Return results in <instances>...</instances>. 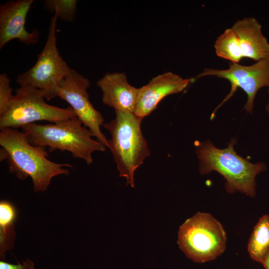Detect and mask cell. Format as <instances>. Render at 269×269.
<instances>
[{
	"label": "cell",
	"mask_w": 269,
	"mask_h": 269,
	"mask_svg": "<svg viewBox=\"0 0 269 269\" xmlns=\"http://www.w3.org/2000/svg\"><path fill=\"white\" fill-rule=\"evenodd\" d=\"M17 216L15 206L7 200L0 202V255L3 259L5 253L14 246L15 237L14 222Z\"/></svg>",
	"instance_id": "5bb4252c"
},
{
	"label": "cell",
	"mask_w": 269,
	"mask_h": 269,
	"mask_svg": "<svg viewBox=\"0 0 269 269\" xmlns=\"http://www.w3.org/2000/svg\"><path fill=\"white\" fill-rule=\"evenodd\" d=\"M103 103L115 111L134 113L138 88L130 85L124 73H107L97 83Z\"/></svg>",
	"instance_id": "7c38bea8"
},
{
	"label": "cell",
	"mask_w": 269,
	"mask_h": 269,
	"mask_svg": "<svg viewBox=\"0 0 269 269\" xmlns=\"http://www.w3.org/2000/svg\"><path fill=\"white\" fill-rule=\"evenodd\" d=\"M214 48L216 55L230 61L239 63L243 58L239 45L238 36L232 28H227L216 39Z\"/></svg>",
	"instance_id": "2e32d148"
},
{
	"label": "cell",
	"mask_w": 269,
	"mask_h": 269,
	"mask_svg": "<svg viewBox=\"0 0 269 269\" xmlns=\"http://www.w3.org/2000/svg\"><path fill=\"white\" fill-rule=\"evenodd\" d=\"M90 85L88 78L71 69L60 82L57 96L70 105L83 125L93 133L97 140L109 148L108 140L100 128L104 125V119L89 99L87 90Z\"/></svg>",
	"instance_id": "9c48e42d"
},
{
	"label": "cell",
	"mask_w": 269,
	"mask_h": 269,
	"mask_svg": "<svg viewBox=\"0 0 269 269\" xmlns=\"http://www.w3.org/2000/svg\"><path fill=\"white\" fill-rule=\"evenodd\" d=\"M236 138H232L227 147H216L211 141L195 142L199 160V172L204 175L215 171L226 179L225 188L230 193L236 191L253 197L256 195V177L267 169L263 162L252 163L239 155L234 149Z\"/></svg>",
	"instance_id": "7a4b0ae2"
},
{
	"label": "cell",
	"mask_w": 269,
	"mask_h": 269,
	"mask_svg": "<svg viewBox=\"0 0 269 269\" xmlns=\"http://www.w3.org/2000/svg\"><path fill=\"white\" fill-rule=\"evenodd\" d=\"M248 250L253 260L262 263L269 250V215L262 216L254 227L248 242Z\"/></svg>",
	"instance_id": "9a60e30c"
},
{
	"label": "cell",
	"mask_w": 269,
	"mask_h": 269,
	"mask_svg": "<svg viewBox=\"0 0 269 269\" xmlns=\"http://www.w3.org/2000/svg\"><path fill=\"white\" fill-rule=\"evenodd\" d=\"M225 230L208 213L198 212L179 227L177 244L185 255L195 263L215 260L226 247Z\"/></svg>",
	"instance_id": "5b68a950"
},
{
	"label": "cell",
	"mask_w": 269,
	"mask_h": 269,
	"mask_svg": "<svg viewBox=\"0 0 269 269\" xmlns=\"http://www.w3.org/2000/svg\"><path fill=\"white\" fill-rule=\"evenodd\" d=\"M33 0H10L0 6V49L13 39L29 45L36 43L40 32L25 27L27 13Z\"/></svg>",
	"instance_id": "30bf717a"
},
{
	"label": "cell",
	"mask_w": 269,
	"mask_h": 269,
	"mask_svg": "<svg viewBox=\"0 0 269 269\" xmlns=\"http://www.w3.org/2000/svg\"><path fill=\"white\" fill-rule=\"evenodd\" d=\"M0 269H34V263L26 259L22 264H12L3 261H0Z\"/></svg>",
	"instance_id": "d6986e66"
},
{
	"label": "cell",
	"mask_w": 269,
	"mask_h": 269,
	"mask_svg": "<svg viewBox=\"0 0 269 269\" xmlns=\"http://www.w3.org/2000/svg\"><path fill=\"white\" fill-rule=\"evenodd\" d=\"M268 93H269V88L268 89ZM266 110L268 114V115H269V101L268 102V103L267 104L266 106Z\"/></svg>",
	"instance_id": "44dd1931"
},
{
	"label": "cell",
	"mask_w": 269,
	"mask_h": 269,
	"mask_svg": "<svg viewBox=\"0 0 269 269\" xmlns=\"http://www.w3.org/2000/svg\"><path fill=\"white\" fill-rule=\"evenodd\" d=\"M232 27L238 36L243 58L257 61L269 57V42L256 18L247 17L239 19Z\"/></svg>",
	"instance_id": "4fadbf2b"
},
{
	"label": "cell",
	"mask_w": 269,
	"mask_h": 269,
	"mask_svg": "<svg viewBox=\"0 0 269 269\" xmlns=\"http://www.w3.org/2000/svg\"><path fill=\"white\" fill-rule=\"evenodd\" d=\"M205 76H215L227 80L231 84L230 93L216 108L212 115L224 103L230 99L238 88L242 89L247 96L244 106L248 112L252 113L254 103L258 91L262 88H269V57L256 61L251 65L230 63L226 69L205 68L196 78Z\"/></svg>",
	"instance_id": "ba28073f"
},
{
	"label": "cell",
	"mask_w": 269,
	"mask_h": 269,
	"mask_svg": "<svg viewBox=\"0 0 269 269\" xmlns=\"http://www.w3.org/2000/svg\"><path fill=\"white\" fill-rule=\"evenodd\" d=\"M21 129L31 144L48 147L50 152L68 151L88 165L93 162V152L106 150L105 145L92 138L93 133L76 116L52 124H30Z\"/></svg>",
	"instance_id": "3957f363"
},
{
	"label": "cell",
	"mask_w": 269,
	"mask_h": 269,
	"mask_svg": "<svg viewBox=\"0 0 269 269\" xmlns=\"http://www.w3.org/2000/svg\"><path fill=\"white\" fill-rule=\"evenodd\" d=\"M194 80L171 72L153 77L146 85L138 88L134 113L144 118L156 108L163 98L183 91Z\"/></svg>",
	"instance_id": "8fae6325"
},
{
	"label": "cell",
	"mask_w": 269,
	"mask_h": 269,
	"mask_svg": "<svg viewBox=\"0 0 269 269\" xmlns=\"http://www.w3.org/2000/svg\"><path fill=\"white\" fill-rule=\"evenodd\" d=\"M57 19L56 15L51 18L45 44L37 55L35 64L16 78V83L20 86L27 85L39 90L48 101L57 96L60 82L71 69L60 56L57 47Z\"/></svg>",
	"instance_id": "8992f818"
},
{
	"label": "cell",
	"mask_w": 269,
	"mask_h": 269,
	"mask_svg": "<svg viewBox=\"0 0 269 269\" xmlns=\"http://www.w3.org/2000/svg\"><path fill=\"white\" fill-rule=\"evenodd\" d=\"M261 264L265 269H269V250L265 255Z\"/></svg>",
	"instance_id": "ffe728a7"
},
{
	"label": "cell",
	"mask_w": 269,
	"mask_h": 269,
	"mask_svg": "<svg viewBox=\"0 0 269 269\" xmlns=\"http://www.w3.org/2000/svg\"><path fill=\"white\" fill-rule=\"evenodd\" d=\"M0 161L6 160L8 171L18 179L24 180L29 176L35 192L46 190L53 177L68 175L65 167H73L49 160L46 147L31 144L25 133L17 129H0Z\"/></svg>",
	"instance_id": "6da1fadb"
},
{
	"label": "cell",
	"mask_w": 269,
	"mask_h": 269,
	"mask_svg": "<svg viewBox=\"0 0 269 269\" xmlns=\"http://www.w3.org/2000/svg\"><path fill=\"white\" fill-rule=\"evenodd\" d=\"M77 0H45L44 7L53 13L57 19L65 22H73L76 17Z\"/></svg>",
	"instance_id": "e0dca14e"
},
{
	"label": "cell",
	"mask_w": 269,
	"mask_h": 269,
	"mask_svg": "<svg viewBox=\"0 0 269 269\" xmlns=\"http://www.w3.org/2000/svg\"><path fill=\"white\" fill-rule=\"evenodd\" d=\"M10 86V80L5 73L0 74V117L7 110L14 95Z\"/></svg>",
	"instance_id": "ac0fdd59"
},
{
	"label": "cell",
	"mask_w": 269,
	"mask_h": 269,
	"mask_svg": "<svg viewBox=\"0 0 269 269\" xmlns=\"http://www.w3.org/2000/svg\"><path fill=\"white\" fill-rule=\"evenodd\" d=\"M43 93L27 85L20 86L6 112L0 117V129H17L38 121L54 123L76 116L72 108L46 103Z\"/></svg>",
	"instance_id": "52a82bcc"
},
{
	"label": "cell",
	"mask_w": 269,
	"mask_h": 269,
	"mask_svg": "<svg viewBox=\"0 0 269 269\" xmlns=\"http://www.w3.org/2000/svg\"><path fill=\"white\" fill-rule=\"evenodd\" d=\"M115 113V118L103 125L111 135L108 140L109 148L117 164L120 177H125L126 185L134 188L135 170L150 155L141 130L143 118L134 113Z\"/></svg>",
	"instance_id": "277c9868"
}]
</instances>
